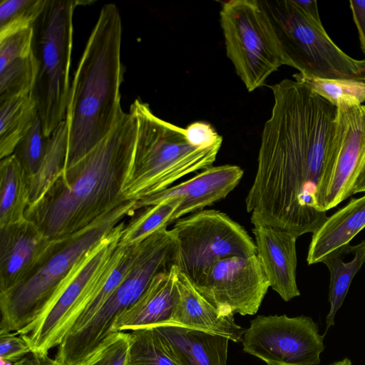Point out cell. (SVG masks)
Returning <instances> with one entry per match:
<instances>
[{
	"label": "cell",
	"mask_w": 365,
	"mask_h": 365,
	"mask_svg": "<svg viewBox=\"0 0 365 365\" xmlns=\"http://www.w3.org/2000/svg\"><path fill=\"white\" fill-rule=\"evenodd\" d=\"M269 88L274 104L246 210L253 225L277 227L298 238L315 232L328 217L322 210V187L337 108L295 78Z\"/></svg>",
	"instance_id": "cell-1"
},
{
	"label": "cell",
	"mask_w": 365,
	"mask_h": 365,
	"mask_svg": "<svg viewBox=\"0 0 365 365\" xmlns=\"http://www.w3.org/2000/svg\"><path fill=\"white\" fill-rule=\"evenodd\" d=\"M136 120L125 113L110 133L79 161L64 170L24 217L50 240L86 228L123 201L133 164Z\"/></svg>",
	"instance_id": "cell-2"
},
{
	"label": "cell",
	"mask_w": 365,
	"mask_h": 365,
	"mask_svg": "<svg viewBox=\"0 0 365 365\" xmlns=\"http://www.w3.org/2000/svg\"><path fill=\"white\" fill-rule=\"evenodd\" d=\"M122 22L115 4L101 9L71 83L66 114L68 146L64 170L103 140L125 112L120 86Z\"/></svg>",
	"instance_id": "cell-3"
},
{
	"label": "cell",
	"mask_w": 365,
	"mask_h": 365,
	"mask_svg": "<svg viewBox=\"0 0 365 365\" xmlns=\"http://www.w3.org/2000/svg\"><path fill=\"white\" fill-rule=\"evenodd\" d=\"M137 124L131 170L123 190L125 200L160 192L180 178L212 166L221 145L191 144L185 128L157 117L148 103L135 99L130 111Z\"/></svg>",
	"instance_id": "cell-4"
},
{
	"label": "cell",
	"mask_w": 365,
	"mask_h": 365,
	"mask_svg": "<svg viewBox=\"0 0 365 365\" xmlns=\"http://www.w3.org/2000/svg\"><path fill=\"white\" fill-rule=\"evenodd\" d=\"M136 200H126L86 228L56 240L38 269L17 287L0 293V330L19 332L49 307L84 257L127 217L137 210Z\"/></svg>",
	"instance_id": "cell-5"
},
{
	"label": "cell",
	"mask_w": 365,
	"mask_h": 365,
	"mask_svg": "<svg viewBox=\"0 0 365 365\" xmlns=\"http://www.w3.org/2000/svg\"><path fill=\"white\" fill-rule=\"evenodd\" d=\"M87 2L48 0L34 26V48L38 72L30 93L43 134L48 138L66 118L70 91L74 10Z\"/></svg>",
	"instance_id": "cell-6"
},
{
	"label": "cell",
	"mask_w": 365,
	"mask_h": 365,
	"mask_svg": "<svg viewBox=\"0 0 365 365\" xmlns=\"http://www.w3.org/2000/svg\"><path fill=\"white\" fill-rule=\"evenodd\" d=\"M277 35L284 65L304 77L365 82V59L345 53L322 24L308 16L293 0L259 1Z\"/></svg>",
	"instance_id": "cell-7"
},
{
	"label": "cell",
	"mask_w": 365,
	"mask_h": 365,
	"mask_svg": "<svg viewBox=\"0 0 365 365\" xmlns=\"http://www.w3.org/2000/svg\"><path fill=\"white\" fill-rule=\"evenodd\" d=\"M175 263V252L166 241L154 236L143 241L128 274L103 305L85 326L62 339L55 361L82 365L88 360L115 334L116 319L140 297L154 277Z\"/></svg>",
	"instance_id": "cell-8"
},
{
	"label": "cell",
	"mask_w": 365,
	"mask_h": 365,
	"mask_svg": "<svg viewBox=\"0 0 365 365\" xmlns=\"http://www.w3.org/2000/svg\"><path fill=\"white\" fill-rule=\"evenodd\" d=\"M220 19L227 56L247 90L252 92L284 65L274 28L257 0L224 2Z\"/></svg>",
	"instance_id": "cell-9"
},
{
	"label": "cell",
	"mask_w": 365,
	"mask_h": 365,
	"mask_svg": "<svg viewBox=\"0 0 365 365\" xmlns=\"http://www.w3.org/2000/svg\"><path fill=\"white\" fill-rule=\"evenodd\" d=\"M179 244L178 269L195 284L214 263L232 256L257 254L246 230L227 214L202 210L175 222Z\"/></svg>",
	"instance_id": "cell-10"
},
{
	"label": "cell",
	"mask_w": 365,
	"mask_h": 365,
	"mask_svg": "<svg viewBox=\"0 0 365 365\" xmlns=\"http://www.w3.org/2000/svg\"><path fill=\"white\" fill-rule=\"evenodd\" d=\"M125 225L123 220L92 249L77 264L43 313L17 332L27 341L34 354L47 357L48 352L60 344L100 270L118 247Z\"/></svg>",
	"instance_id": "cell-11"
},
{
	"label": "cell",
	"mask_w": 365,
	"mask_h": 365,
	"mask_svg": "<svg viewBox=\"0 0 365 365\" xmlns=\"http://www.w3.org/2000/svg\"><path fill=\"white\" fill-rule=\"evenodd\" d=\"M325 334L310 317L257 316L242 337L243 351L268 365H319Z\"/></svg>",
	"instance_id": "cell-12"
},
{
	"label": "cell",
	"mask_w": 365,
	"mask_h": 365,
	"mask_svg": "<svg viewBox=\"0 0 365 365\" xmlns=\"http://www.w3.org/2000/svg\"><path fill=\"white\" fill-rule=\"evenodd\" d=\"M221 314H256L269 286L256 255L232 256L208 267L193 284Z\"/></svg>",
	"instance_id": "cell-13"
},
{
	"label": "cell",
	"mask_w": 365,
	"mask_h": 365,
	"mask_svg": "<svg viewBox=\"0 0 365 365\" xmlns=\"http://www.w3.org/2000/svg\"><path fill=\"white\" fill-rule=\"evenodd\" d=\"M365 165V105L337 107L336 131L322 187L327 212L351 195Z\"/></svg>",
	"instance_id": "cell-14"
},
{
	"label": "cell",
	"mask_w": 365,
	"mask_h": 365,
	"mask_svg": "<svg viewBox=\"0 0 365 365\" xmlns=\"http://www.w3.org/2000/svg\"><path fill=\"white\" fill-rule=\"evenodd\" d=\"M55 242L26 218L0 228V293L33 275L51 255Z\"/></svg>",
	"instance_id": "cell-15"
},
{
	"label": "cell",
	"mask_w": 365,
	"mask_h": 365,
	"mask_svg": "<svg viewBox=\"0 0 365 365\" xmlns=\"http://www.w3.org/2000/svg\"><path fill=\"white\" fill-rule=\"evenodd\" d=\"M243 174V170L235 165L211 166L186 181L137 200L135 206L139 210L168 199L180 198L181 202L170 220L172 224L225 198L238 185Z\"/></svg>",
	"instance_id": "cell-16"
},
{
	"label": "cell",
	"mask_w": 365,
	"mask_h": 365,
	"mask_svg": "<svg viewBox=\"0 0 365 365\" xmlns=\"http://www.w3.org/2000/svg\"><path fill=\"white\" fill-rule=\"evenodd\" d=\"M252 232L259 258L270 287L285 302L300 295L297 284V237L287 231L254 225Z\"/></svg>",
	"instance_id": "cell-17"
},
{
	"label": "cell",
	"mask_w": 365,
	"mask_h": 365,
	"mask_svg": "<svg viewBox=\"0 0 365 365\" xmlns=\"http://www.w3.org/2000/svg\"><path fill=\"white\" fill-rule=\"evenodd\" d=\"M176 284L177 296L169 324L220 335L235 343L242 342L246 329L235 323L234 315L221 314L180 271Z\"/></svg>",
	"instance_id": "cell-18"
},
{
	"label": "cell",
	"mask_w": 365,
	"mask_h": 365,
	"mask_svg": "<svg viewBox=\"0 0 365 365\" xmlns=\"http://www.w3.org/2000/svg\"><path fill=\"white\" fill-rule=\"evenodd\" d=\"M34 27L0 39V101L30 94L38 72Z\"/></svg>",
	"instance_id": "cell-19"
},
{
	"label": "cell",
	"mask_w": 365,
	"mask_h": 365,
	"mask_svg": "<svg viewBox=\"0 0 365 365\" xmlns=\"http://www.w3.org/2000/svg\"><path fill=\"white\" fill-rule=\"evenodd\" d=\"M178 266L158 274L140 297L116 319L113 332L170 323L177 296Z\"/></svg>",
	"instance_id": "cell-20"
},
{
	"label": "cell",
	"mask_w": 365,
	"mask_h": 365,
	"mask_svg": "<svg viewBox=\"0 0 365 365\" xmlns=\"http://www.w3.org/2000/svg\"><path fill=\"white\" fill-rule=\"evenodd\" d=\"M153 327L178 365H227L228 339L175 324Z\"/></svg>",
	"instance_id": "cell-21"
},
{
	"label": "cell",
	"mask_w": 365,
	"mask_h": 365,
	"mask_svg": "<svg viewBox=\"0 0 365 365\" xmlns=\"http://www.w3.org/2000/svg\"><path fill=\"white\" fill-rule=\"evenodd\" d=\"M365 228V195L351 198L343 207L327 217L312 233L307 262H322L331 252L346 245Z\"/></svg>",
	"instance_id": "cell-22"
},
{
	"label": "cell",
	"mask_w": 365,
	"mask_h": 365,
	"mask_svg": "<svg viewBox=\"0 0 365 365\" xmlns=\"http://www.w3.org/2000/svg\"><path fill=\"white\" fill-rule=\"evenodd\" d=\"M349 245L331 252L322 262L329 272V309L325 321L326 331L334 326L335 317L346 298L351 283L365 263V240L351 245L349 259L345 260Z\"/></svg>",
	"instance_id": "cell-23"
},
{
	"label": "cell",
	"mask_w": 365,
	"mask_h": 365,
	"mask_svg": "<svg viewBox=\"0 0 365 365\" xmlns=\"http://www.w3.org/2000/svg\"><path fill=\"white\" fill-rule=\"evenodd\" d=\"M30 178L14 154L0 162V228L24 220Z\"/></svg>",
	"instance_id": "cell-24"
},
{
	"label": "cell",
	"mask_w": 365,
	"mask_h": 365,
	"mask_svg": "<svg viewBox=\"0 0 365 365\" xmlns=\"http://www.w3.org/2000/svg\"><path fill=\"white\" fill-rule=\"evenodd\" d=\"M37 106L30 94L0 101V158L12 155L19 141L38 118Z\"/></svg>",
	"instance_id": "cell-25"
},
{
	"label": "cell",
	"mask_w": 365,
	"mask_h": 365,
	"mask_svg": "<svg viewBox=\"0 0 365 365\" xmlns=\"http://www.w3.org/2000/svg\"><path fill=\"white\" fill-rule=\"evenodd\" d=\"M67 146L68 130L64 120L48 137L40 168L29 180L30 205L42 197L55 179L64 170Z\"/></svg>",
	"instance_id": "cell-26"
},
{
	"label": "cell",
	"mask_w": 365,
	"mask_h": 365,
	"mask_svg": "<svg viewBox=\"0 0 365 365\" xmlns=\"http://www.w3.org/2000/svg\"><path fill=\"white\" fill-rule=\"evenodd\" d=\"M180 198H170L144 207L125 225L119 243L123 246L140 244L148 237L170 225L171 217L179 206Z\"/></svg>",
	"instance_id": "cell-27"
},
{
	"label": "cell",
	"mask_w": 365,
	"mask_h": 365,
	"mask_svg": "<svg viewBox=\"0 0 365 365\" xmlns=\"http://www.w3.org/2000/svg\"><path fill=\"white\" fill-rule=\"evenodd\" d=\"M293 78L307 83L317 94L336 108L360 106L365 101V82L363 81L308 78L299 73Z\"/></svg>",
	"instance_id": "cell-28"
},
{
	"label": "cell",
	"mask_w": 365,
	"mask_h": 365,
	"mask_svg": "<svg viewBox=\"0 0 365 365\" xmlns=\"http://www.w3.org/2000/svg\"><path fill=\"white\" fill-rule=\"evenodd\" d=\"M48 0H3L0 4V39L34 27Z\"/></svg>",
	"instance_id": "cell-29"
},
{
	"label": "cell",
	"mask_w": 365,
	"mask_h": 365,
	"mask_svg": "<svg viewBox=\"0 0 365 365\" xmlns=\"http://www.w3.org/2000/svg\"><path fill=\"white\" fill-rule=\"evenodd\" d=\"M128 365H178L168 354L153 327L129 333Z\"/></svg>",
	"instance_id": "cell-30"
},
{
	"label": "cell",
	"mask_w": 365,
	"mask_h": 365,
	"mask_svg": "<svg viewBox=\"0 0 365 365\" xmlns=\"http://www.w3.org/2000/svg\"><path fill=\"white\" fill-rule=\"evenodd\" d=\"M48 138L43 131L39 117L17 144L14 155L31 178L38 170L43 158Z\"/></svg>",
	"instance_id": "cell-31"
},
{
	"label": "cell",
	"mask_w": 365,
	"mask_h": 365,
	"mask_svg": "<svg viewBox=\"0 0 365 365\" xmlns=\"http://www.w3.org/2000/svg\"><path fill=\"white\" fill-rule=\"evenodd\" d=\"M129 333L117 332L82 365H128Z\"/></svg>",
	"instance_id": "cell-32"
},
{
	"label": "cell",
	"mask_w": 365,
	"mask_h": 365,
	"mask_svg": "<svg viewBox=\"0 0 365 365\" xmlns=\"http://www.w3.org/2000/svg\"><path fill=\"white\" fill-rule=\"evenodd\" d=\"M33 352L23 336L16 331L0 330V359L13 360Z\"/></svg>",
	"instance_id": "cell-33"
},
{
	"label": "cell",
	"mask_w": 365,
	"mask_h": 365,
	"mask_svg": "<svg viewBox=\"0 0 365 365\" xmlns=\"http://www.w3.org/2000/svg\"><path fill=\"white\" fill-rule=\"evenodd\" d=\"M185 130L188 140L196 147L209 148L222 145V136L210 123L202 121L194 122L190 124Z\"/></svg>",
	"instance_id": "cell-34"
},
{
	"label": "cell",
	"mask_w": 365,
	"mask_h": 365,
	"mask_svg": "<svg viewBox=\"0 0 365 365\" xmlns=\"http://www.w3.org/2000/svg\"><path fill=\"white\" fill-rule=\"evenodd\" d=\"M349 4L357 28L361 48L365 55V0H351Z\"/></svg>",
	"instance_id": "cell-35"
},
{
	"label": "cell",
	"mask_w": 365,
	"mask_h": 365,
	"mask_svg": "<svg viewBox=\"0 0 365 365\" xmlns=\"http://www.w3.org/2000/svg\"><path fill=\"white\" fill-rule=\"evenodd\" d=\"M301 11L314 22L322 24L316 0H293Z\"/></svg>",
	"instance_id": "cell-36"
},
{
	"label": "cell",
	"mask_w": 365,
	"mask_h": 365,
	"mask_svg": "<svg viewBox=\"0 0 365 365\" xmlns=\"http://www.w3.org/2000/svg\"><path fill=\"white\" fill-rule=\"evenodd\" d=\"M365 192V165L356 178L352 190L351 195Z\"/></svg>",
	"instance_id": "cell-37"
},
{
	"label": "cell",
	"mask_w": 365,
	"mask_h": 365,
	"mask_svg": "<svg viewBox=\"0 0 365 365\" xmlns=\"http://www.w3.org/2000/svg\"><path fill=\"white\" fill-rule=\"evenodd\" d=\"M329 365H352V362L346 357L339 361H334Z\"/></svg>",
	"instance_id": "cell-38"
},
{
	"label": "cell",
	"mask_w": 365,
	"mask_h": 365,
	"mask_svg": "<svg viewBox=\"0 0 365 365\" xmlns=\"http://www.w3.org/2000/svg\"><path fill=\"white\" fill-rule=\"evenodd\" d=\"M40 365H54V360L48 359L45 362Z\"/></svg>",
	"instance_id": "cell-39"
}]
</instances>
